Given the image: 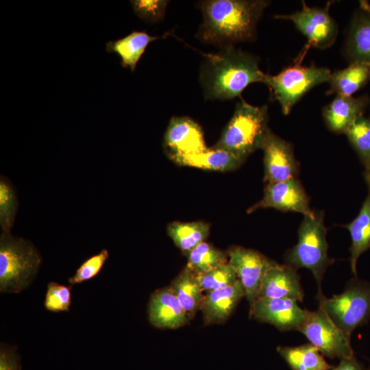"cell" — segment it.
I'll return each mask as SVG.
<instances>
[{"label":"cell","instance_id":"6da1fadb","mask_svg":"<svg viewBox=\"0 0 370 370\" xmlns=\"http://www.w3.org/2000/svg\"><path fill=\"white\" fill-rule=\"evenodd\" d=\"M269 2L264 0H209L201 2L203 23L197 36L207 43L226 47L250 41Z\"/></svg>","mask_w":370,"mask_h":370},{"label":"cell","instance_id":"7a4b0ae2","mask_svg":"<svg viewBox=\"0 0 370 370\" xmlns=\"http://www.w3.org/2000/svg\"><path fill=\"white\" fill-rule=\"evenodd\" d=\"M204 56L200 80L208 99H231L240 96L251 83L264 84L266 74L251 53L230 46Z\"/></svg>","mask_w":370,"mask_h":370},{"label":"cell","instance_id":"3957f363","mask_svg":"<svg viewBox=\"0 0 370 370\" xmlns=\"http://www.w3.org/2000/svg\"><path fill=\"white\" fill-rule=\"evenodd\" d=\"M42 262L41 256L29 241L10 232L0 236V292L19 293L31 285Z\"/></svg>","mask_w":370,"mask_h":370},{"label":"cell","instance_id":"277c9868","mask_svg":"<svg viewBox=\"0 0 370 370\" xmlns=\"http://www.w3.org/2000/svg\"><path fill=\"white\" fill-rule=\"evenodd\" d=\"M326 227L322 212L304 216L298 230V241L284 255L286 264L295 269H309L315 278L317 295L321 294V282L326 269L333 262L328 254Z\"/></svg>","mask_w":370,"mask_h":370},{"label":"cell","instance_id":"5b68a950","mask_svg":"<svg viewBox=\"0 0 370 370\" xmlns=\"http://www.w3.org/2000/svg\"><path fill=\"white\" fill-rule=\"evenodd\" d=\"M267 106H254L244 100L238 103L231 119L213 146L245 159L258 149L270 130Z\"/></svg>","mask_w":370,"mask_h":370},{"label":"cell","instance_id":"8992f818","mask_svg":"<svg viewBox=\"0 0 370 370\" xmlns=\"http://www.w3.org/2000/svg\"><path fill=\"white\" fill-rule=\"evenodd\" d=\"M320 307L350 341L353 331L370 319V283L357 277L350 280L345 290L327 298L317 295Z\"/></svg>","mask_w":370,"mask_h":370},{"label":"cell","instance_id":"52a82bcc","mask_svg":"<svg viewBox=\"0 0 370 370\" xmlns=\"http://www.w3.org/2000/svg\"><path fill=\"white\" fill-rule=\"evenodd\" d=\"M331 75L328 68L297 64L284 69L275 75L266 74L264 84L269 87L286 115L311 88L329 82Z\"/></svg>","mask_w":370,"mask_h":370},{"label":"cell","instance_id":"ba28073f","mask_svg":"<svg viewBox=\"0 0 370 370\" xmlns=\"http://www.w3.org/2000/svg\"><path fill=\"white\" fill-rule=\"evenodd\" d=\"M323 356L340 359L354 356V350L344 334L318 307L315 311L306 309L303 321L298 328Z\"/></svg>","mask_w":370,"mask_h":370},{"label":"cell","instance_id":"9c48e42d","mask_svg":"<svg viewBox=\"0 0 370 370\" xmlns=\"http://www.w3.org/2000/svg\"><path fill=\"white\" fill-rule=\"evenodd\" d=\"M328 10V6L309 7L303 1L300 10L291 14L277 15L275 18L292 21L307 38L310 45L325 49L334 42L338 34V26Z\"/></svg>","mask_w":370,"mask_h":370},{"label":"cell","instance_id":"30bf717a","mask_svg":"<svg viewBox=\"0 0 370 370\" xmlns=\"http://www.w3.org/2000/svg\"><path fill=\"white\" fill-rule=\"evenodd\" d=\"M228 262L241 282L250 306L258 298L267 271L278 263L260 252L243 247H234L227 252Z\"/></svg>","mask_w":370,"mask_h":370},{"label":"cell","instance_id":"8fae6325","mask_svg":"<svg viewBox=\"0 0 370 370\" xmlns=\"http://www.w3.org/2000/svg\"><path fill=\"white\" fill-rule=\"evenodd\" d=\"M261 149L264 153V180L267 184L296 178L297 162L288 142L269 130Z\"/></svg>","mask_w":370,"mask_h":370},{"label":"cell","instance_id":"7c38bea8","mask_svg":"<svg viewBox=\"0 0 370 370\" xmlns=\"http://www.w3.org/2000/svg\"><path fill=\"white\" fill-rule=\"evenodd\" d=\"M274 208L283 212H293L304 216L313 214L308 196L296 178L268 183L262 199L251 206L249 212L258 208Z\"/></svg>","mask_w":370,"mask_h":370},{"label":"cell","instance_id":"4fadbf2b","mask_svg":"<svg viewBox=\"0 0 370 370\" xmlns=\"http://www.w3.org/2000/svg\"><path fill=\"white\" fill-rule=\"evenodd\" d=\"M250 313L259 321L271 324L281 331H290L298 330L306 309L291 299L260 297L250 306Z\"/></svg>","mask_w":370,"mask_h":370},{"label":"cell","instance_id":"5bb4252c","mask_svg":"<svg viewBox=\"0 0 370 370\" xmlns=\"http://www.w3.org/2000/svg\"><path fill=\"white\" fill-rule=\"evenodd\" d=\"M169 156L202 152L208 149L201 127L186 116L173 117L164 136Z\"/></svg>","mask_w":370,"mask_h":370},{"label":"cell","instance_id":"9a60e30c","mask_svg":"<svg viewBox=\"0 0 370 370\" xmlns=\"http://www.w3.org/2000/svg\"><path fill=\"white\" fill-rule=\"evenodd\" d=\"M188 315L171 287L156 291L148 304V318L158 328L176 329L184 325Z\"/></svg>","mask_w":370,"mask_h":370},{"label":"cell","instance_id":"2e32d148","mask_svg":"<svg viewBox=\"0 0 370 370\" xmlns=\"http://www.w3.org/2000/svg\"><path fill=\"white\" fill-rule=\"evenodd\" d=\"M260 297L286 298L303 301L304 293L297 269L279 264L271 268L263 279Z\"/></svg>","mask_w":370,"mask_h":370},{"label":"cell","instance_id":"e0dca14e","mask_svg":"<svg viewBox=\"0 0 370 370\" xmlns=\"http://www.w3.org/2000/svg\"><path fill=\"white\" fill-rule=\"evenodd\" d=\"M245 296L241 282L210 291L204 296L201 308L206 323H216L227 319L239 301Z\"/></svg>","mask_w":370,"mask_h":370},{"label":"cell","instance_id":"ac0fdd59","mask_svg":"<svg viewBox=\"0 0 370 370\" xmlns=\"http://www.w3.org/2000/svg\"><path fill=\"white\" fill-rule=\"evenodd\" d=\"M169 158L180 166L223 172L235 170L245 160L229 151L214 147L197 153Z\"/></svg>","mask_w":370,"mask_h":370},{"label":"cell","instance_id":"d6986e66","mask_svg":"<svg viewBox=\"0 0 370 370\" xmlns=\"http://www.w3.org/2000/svg\"><path fill=\"white\" fill-rule=\"evenodd\" d=\"M345 47L352 63L370 66V7L362 5L354 15Z\"/></svg>","mask_w":370,"mask_h":370},{"label":"cell","instance_id":"ffe728a7","mask_svg":"<svg viewBox=\"0 0 370 370\" xmlns=\"http://www.w3.org/2000/svg\"><path fill=\"white\" fill-rule=\"evenodd\" d=\"M363 101L352 96L336 95L323 112L328 128L336 133H345L349 127L361 114Z\"/></svg>","mask_w":370,"mask_h":370},{"label":"cell","instance_id":"44dd1931","mask_svg":"<svg viewBox=\"0 0 370 370\" xmlns=\"http://www.w3.org/2000/svg\"><path fill=\"white\" fill-rule=\"evenodd\" d=\"M165 36H154L145 32L133 31L125 37L107 42L106 49L108 53L118 54L121 59V66L128 67L134 72L149 44Z\"/></svg>","mask_w":370,"mask_h":370},{"label":"cell","instance_id":"7402d4cb","mask_svg":"<svg viewBox=\"0 0 370 370\" xmlns=\"http://www.w3.org/2000/svg\"><path fill=\"white\" fill-rule=\"evenodd\" d=\"M346 227L351 237L350 267L354 276L357 277V261L370 248V189L359 214Z\"/></svg>","mask_w":370,"mask_h":370},{"label":"cell","instance_id":"603a6c76","mask_svg":"<svg viewBox=\"0 0 370 370\" xmlns=\"http://www.w3.org/2000/svg\"><path fill=\"white\" fill-rule=\"evenodd\" d=\"M277 351L292 370H330L333 368L311 343L297 347L279 346Z\"/></svg>","mask_w":370,"mask_h":370},{"label":"cell","instance_id":"cb8c5ba5","mask_svg":"<svg viewBox=\"0 0 370 370\" xmlns=\"http://www.w3.org/2000/svg\"><path fill=\"white\" fill-rule=\"evenodd\" d=\"M170 287L188 317H193L201 308L204 298L197 275L186 267L173 280Z\"/></svg>","mask_w":370,"mask_h":370},{"label":"cell","instance_id":"d4e9b609","mask_svg":"<svg viewBox=\"0 0 370 370\" xmlns=\"http://www.w3.org/2000/svg\"><path fill=\"white\" fill-rule=\"evenodd\" d=\"M369 79L370 67L364 64L353 62L347 68L332 73L328 94L352 96Z\"/></svg>","mask_w":370,"mask_h":370},{"label":"cell","instance_id":"484cf974","mask_svg":"<svg viewBox=\"0 0 370 370\" xmlns=\"http://www.w3.org/2000/svg\"><path fill=\"white\" fill-rule=\"evenodd\" d=\"M167 233L175 245L186 255L204 242L210 233V225L204 221L172 222Z\"/></svg>","mask_w":370,"mask_h":370},{"label":"cell","instance_id":"4316f807","mask_svg":"<svg viewBox=\"0 0 370 370\" xmlns=\"http://www.w3.org/2000/svg\"><path fill=\"white\" fill-rule=\"evenodd\" d=\"M186 256V267L195 275L204 273L227 262L225 253L206 242L199 244Z\"/></svg>","mask_w":370,"mask_h":370},{"label":"cell","instance_id":"83f0119b","mask_svg":"<svg viewBox=\"0 0 370 370\" xmlns=\"http://www.w3.org/2000/svg\"><path fill=\"white\" fill-rule=\"evenodd\" d=\"M18 209L14 186L8 178L0 177V225L3 232H10Z\"/></svg>","mask_w":370,"mask_h":370},{"label":"cell","instance_id":"f1b7e54d","mask_svg":"<svg viewBox=\"0 0 370 370\" xmlns=\"http://www.w3.org/2000/svg\"><path fill=\"white\" fill-rule=\"evenodd\" d=\"M345 134L367 166L370 165V121L359 114Z\"/></svg>","mask_w":370,"mask_h":370},{"label":"cell","instance_id":"f546056e","mask_svg":"<svg viewBox=\"0 0 370 370\" xmlns=\"http://www.w3.org/2000/svg\"><path fill=\"white\" fill-rule=\"evenodd\" d=\"M196 275L203 291L207 293L227 287L238 280L234 268L228 262Z\"/></svg>","mask_w":370,"mask_h":370},{"label":"cell","instance_id":"4dcf8cb0","mask_svg":"<svg viewBox=\"0 0 370 370\" xmlns=\"http://www.w3.org/2000/svg\"><path fill=\"white\" fill-rule=\"evenodd\" d=\"M71 303V286L55 282L47 284L44 301L46 310L52 312H69Z\"/></svg>","mask_w":370,"mask_h":370},{"label":"cell","instance_id":"1f68e13d","mask_svg":"<svg viewBox=\"0 0 370 370\" xmlns=\"http://www.w3.org/2000/svg\"><path fill=\"white\" fill-rule=\"evenodd\" d=\"M108 256L106 249L90 256L78 267L75 275L68 279V282L72 286L92 279L100 272Z\"/></svg>","mask_w":370,"mask_h":370},{"label":"cell","instance_id":"d6a6232c","mask_svg":"<svg viewBox=\"0 0 370 370\" xmlns=\"http://www.w3.org/2000/svg\"><path fill=\"white\" fill-rule=\"evenodd\" d=\"M134 13L147 23H157L164 18L169 1L162 0L130 1Z\"/></svg>","mask_w":370,"mask_h":370},{"label":"cell","instance_id":"836d02e7","mask_svg":"<svg viewBox=\"0 0 370 370\" xmlns=\"http://www.w3.org/2000/svg\"><path fill=\"white\" fill-rule=\"evenodd\" d=\"M0 370H21L20 356L16 347L1 343Z\"/></svg>","mask_w":370,"mask_h":370},{"label":"cell","instance_id":"e575fe53","mask_svg":"<svg viewBox=\"0 0 370 370\" xmlns=\"http://www.w3.org/2000/svg\"><path fill=\"white\" fill-rule=\"evenodd\" d=\"M330 370H365L364 366L354 356L341 359L340 363Z\"/></svg>","mask_w":370,"mask_h":370},{"label":"cell","instance_id":"d590c367","mask_svg":"<svg viewBox=\"0 0 370 370\" xmlns=\"http://www.w3.org/2000/svg\"><path fill=\"white\" fill-rule=\"evenodd\" d=\"M365 177L369 186H370V165L367 166Z\"/></svg>","mask_w":370,"mask_h":370},{"label":"cell","instance_id":"8d00e7d4","mask_svg":"<svg viewBox=\"0 0 370 370\" xmlns=\"http://www.w3.org/2000/svg\"><path fill=\"white\" fill-rule=\"evenodd\" d=\"M367 370H370V367H369V368Z\"/></svg>","mask_w":370,"mask_h":370},{"label":"cell","instance_id":"74e56055","mask_svg":"<svg viewBox=\"0 0 370 370\" xmlns=\"http://www.w3.org/2000/svg\"><path fill=\"white\" fill-rule=\"evenodd\" d=\"M370 67V66H369Z\"/></svg>","mask_w":370,"mask_h":370}]
</instances>
